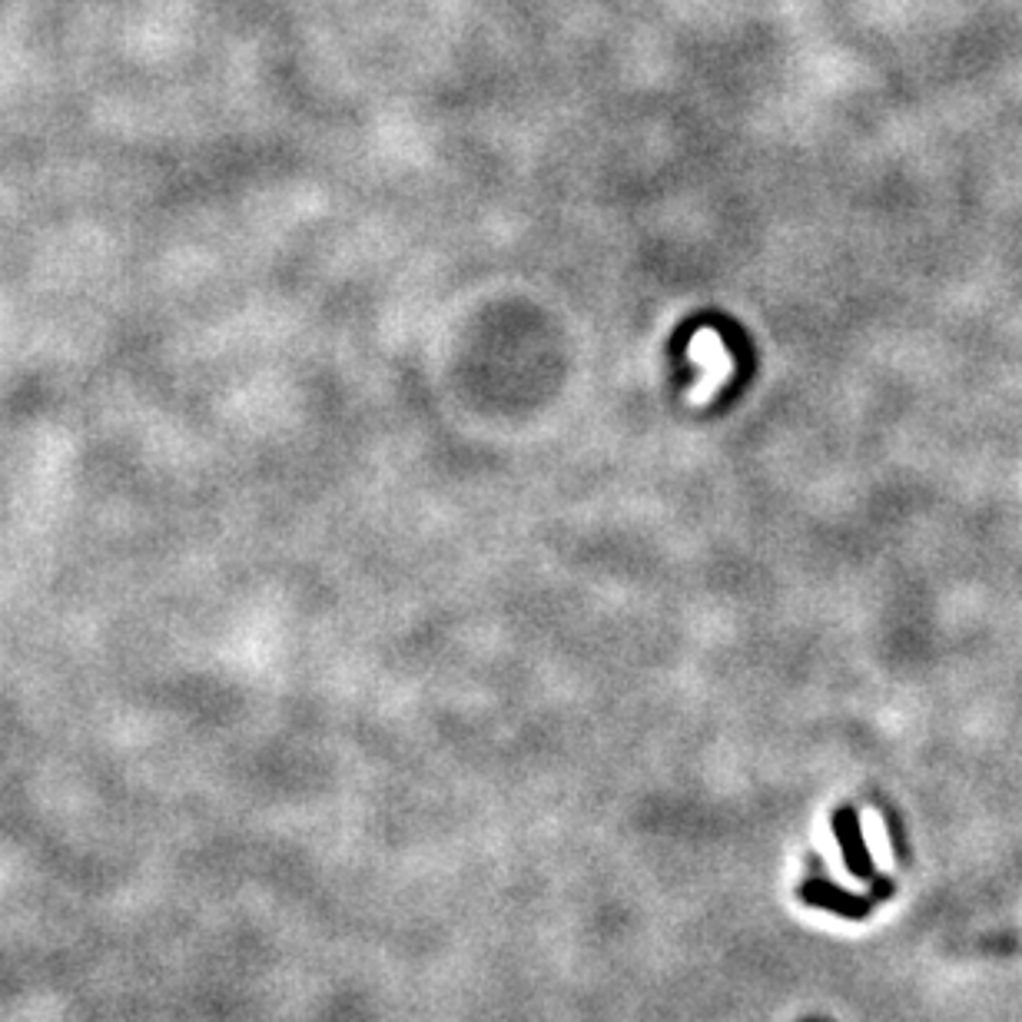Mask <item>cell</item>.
I'll list each match as a JSON object with an SVG mask.
<instances>
[{
    "label": "cell",
    "mask_w": 1022,
    "mask_h": 1022,
    "mask_svg": "<svg viewBox=\"0 0 1022 1022\" xmlns=\"http://www.w3.org/2000/svg\"><path fill=\"white\" fill-rule=\"evenodd\" d=\"M833 830L840 836V846H843V856H846V866L853 876H863L869 880L873 876V863H869V853H866V843H863V833H860V820L853 810H840L833 817Z\"/></svg>",
    "instance_id": "7a4b0ae2"
},
{
    "label": "cell",
    "mask_w": 1022,
    "mask_h": 1022,
    "mask_svg": "<svg viewBox=\"0 0 1022 1022\" xmlns=\"http://www.w3.org/2000/svg\"><path fill=\"white\" fill-rule=\"evenodd\" d=\"M690 356L697 366H704V385L694 392V402H704L717 385H723L730 379V356L720 342L717 333H697L694 342H690Z\"/></svg>",
    "instance_id": "6da1fadb"
},
{
    "label": "cell",
    "mask_w": 1022,
    "mask_h": 1022,
    "mask_svg": "<svg viewBox=\"0 0 1022 1022\" xmlns=\"http://www.w3.org/2000/svg\"><path fill=\"white\" fill-rule=\"evenodd\" d=\"M800 897L813 907H823V910H836L840 917H866L873 900H853L840 890H833L830 884H813V887H804Z\"/></svg>",
    "instance_id": "3957f363"
}]
</instances>
